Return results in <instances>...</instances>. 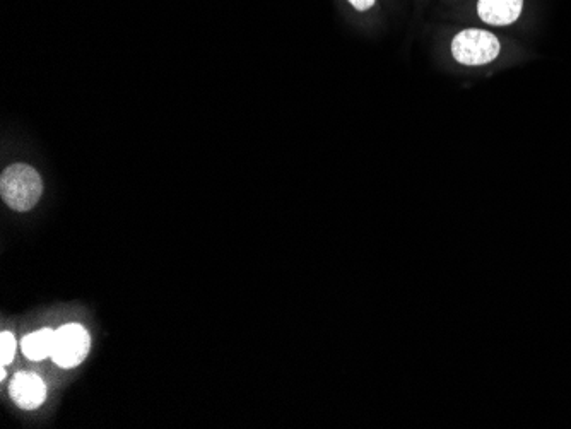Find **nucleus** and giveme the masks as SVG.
I'll return each instance as SVG.
<instances>
[{"mask_svg":"<svg viewBox=\"0 0 571 429\" xmlns=\"http://www.w3.org/2000/svg\"><path fill=\"white\" fill-rule=\"evenodd\" d=\"M349 2L358 11H368V9L375 6V0H349Z\"/></svg>","mask_w":571,"mask_h":429,"instance_id":"nucleus-8","label":"nucleus"},{"mask_svg":"<svg viewBox=\"0 0 571 429\" xmlns=\"http://www.w3.org/2000/svg\"><path fill=\"white\" fill-rule=\"evenodd\" d=\"M524 0H479L477 14L491 26H508L520 18Z\"/></svg>","mask_w":571,"mask_h":429,"instance_id":"nucleus-5","label":"nucleus"},{"mask_svg":"<svg viewBox=\"0 0 571 429\" xmlns=\"http://www.w3.org/2000/svg\"><path fill=\"white\" fill-rule=\"evenodd\" d=\"M500 42L493 33L483 30H464L455 36L452 53L464 65H484L500 55Z\"/></svg>","mask_w":571,"mask_h":429,"instance_id":"nucleus-2","label":"nucleus"},{"mask_svg":"<svg viewBox=\"0 0 571 429\" xmlns=\"http://www.w3.org/2000/svg\"><path fill=\"white\" fill-rule=\"evenodd\" d=\"M9 394L12 400L24 411H35L47 397V385L33 373H18L12 378Z\"/></svg>","mask_w":571,"mask_h":429,"instance_id":"nucleus-4","label":"nucleus"},{"mask_svg":"<svg viewBox=\"0 0 571 429\" xmlns=\"http://www.w3.org/2000/svg\"><path fill=\"white\" fill-rule=\"evenodd\" d=\"M91 339L81 325L71 324L55 330L52 359L60 368H74L81 365L88 356Z\"/></svg>","mask_w":571,"mask_h":429,"instance_id":"nucleus-3","label":"nucleus"},{"mask_svg":"<svg viewBox=\"0 0 571 429\" xmlns=\"http://www.w3.org/2000/svg\"><path fill=\"white\" fill-rule=\"evenodd\" d=\"M43 183L35 168L12 165L2 173L0 194L12 211H30L42 197Z\"/></svg>","mask_w":571,"mask_h":429,"instance_id":"nucleus-1","label":"nucleus"},{"mask_svg":"<svg viewBox=\"0 0 571 429\" xmlns=\"http://www.w3.org/2000/svg\"><path fill=\"white\" fill-rule=\"evenodd\" d=\"M14 354H16L14 335L11 332H2L0 334V363L2 366L11 365Z\"/></svg>","mask_w":571,"mask_h":429,"instance_id":"nucleus-7","label":"nucleus"},{"mask_svg":"<svg viewBox=\"0 0 571 429\" xmlns=\"http://www.w3.org/2000/svg\"><path fill=\"white\" fill-rule=\"evenodd\" d=\"M53 339H55V332L50 329L38 330L35 334L26 335L21 342L24 356L31 361H42L52 356Z\"/></svg>","mask_w":571,"mask_h":429,"instance_id":"nucleus-6","label":"nucleus"}]
</instances>
